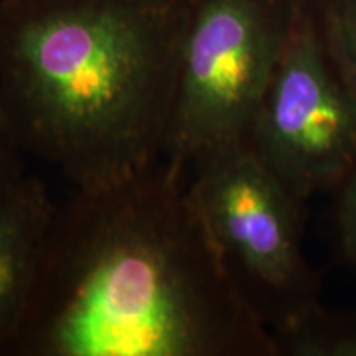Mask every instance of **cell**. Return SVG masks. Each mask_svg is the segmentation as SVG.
I'll return each mask as SVG.
<instances>
[{"label":"cell","mask_w":356,"mask_h":356,"mask_svg":"<svg viewBox=\"0 0 356 356\" xmlns=\"http://www.w3.org/2000/svg\"><path fill=\"white\" fill-rule=\"evenodd\" d=\"M56 204L37 177L0 191V356H8L29 310Z\"/></svg>","instance_id":"obj_6"},{"label":"cell","mask_w":356,"mask_h":356,"mask_svg":"<svg viewBox=\"0 0 356 356\" xmlns=\"http://www.w3.org/2000/svg\"><path fill=\"white\" fill-rule=\"evenodd\" d=\"M299 0H191L163 159L186 173L200 155L246 145L286 48Z\"/></svg>","instance_id":"obj_4"},{"label":"cell","mask_w":356,"mask_h":356,"mask_svg":"<svg viewBox=\"0 0 356 356\" xmlns=\"http://www.w3.org/2000/svg\"><path fill=\"white\" fill-rule=\"evenodd\" d=\"M275 356H356V314L312 305L273 333Z\"/></svg>","instance_id":"obj_7"},{"label":"cell","mask_w":356,"mask_h":356,"mask_svg":"<svg viewBox=\"0 0 356 356\" xmlns=\"http://www.w3.org/2000/svg\"><path fill=\"white\" fill-rule=\"evenodd\" d=\"M246 147L302 200L356 173V89L325 35L322 0H299Z\"/></svg>","instance_id":"obj_5"},{"label":"cell","mask_w":356,"mask_h":356,"mask_svg":"<svg viewBox=\"0 0 356 356\" xmlns=\"http://www.w3.org/2000/svg\"><path fill=\"white\" fill-rule=\"evenodd\" d=\"M186 190L234 286L270 332L318 304L320 277L304 252L305 200L246 145L200 155Z\"/></svg>","instance_id":"obj_3"},{"label":"cell","mask_w":356,"mask_h":356,"mask_svg":"<svg viewBox=\"0 0 356 356\" xmlns=\"http://www.w3.org/2000/svg\"><path fill=\"white\" fill-rule=\"evenodd\" d=\"M24 157V150L20 149L6 118L0 113V191L26 175Z\"/></svg>","instance_id":"obj_10"},{"label":"cell","mask_w":356,"mask_h":356,"mask_svg":"<svg viewBox=\"0 0 356 356\" xmlns=\"http://www.w3.org/2000/svg\"><path fill=\"white\" fill-rule=\"evenodd\" d=\"M322 15L333 58L356 89V0H322Z\"/></svg>","instance_id":"obj_8"},{"label":"cell","mask_w":356,"mask_h":356,"mask_svg":"<svg viewBox=\"0 0 356 356\" xmlns=\"http://www.w3.org/2000/svg\"><path fill=\"white\" fill-rule=\"evenodd\" d=\"M338 193L337 220L340 244L346 259L356 266V173L345 181Z\"/></svg>","instance_id":"obj_9"},{"label":"cell","mask_w":356,"mask_h":356,"mask_svg":"<svg viewBox=\"0 0 356 356\" xmlns=\"http://www.w3.org/2000/svg\"><path fill=\"white\" fill-rule=\"evenodd\" d=\"M8 356H275L165 159L58 207Z\"/></svg>","instance_id":"obj_1"},{"label":"cell","mask_w":356,"mask_h":356,"mask_svg":"<svg viewBox=\"0 0 356 356\" xmlns=\"http://www.w3.org/2000/svg\"><path fill=\"white\" fill-rule=\"evenodd\" d=\"M191 0H0V113L73 185L163 159Z\"/></svg>","instance_id":"obj_2"}]
</instances>
